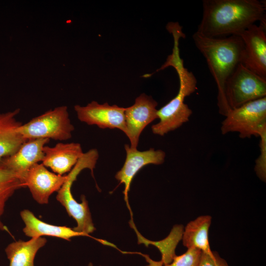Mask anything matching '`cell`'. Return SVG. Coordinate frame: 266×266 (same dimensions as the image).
I'll return each mask as SVG.
<instances>
[{
  "label": "cell",
  "mask_w": 266,
  "mask_h": 266,
  "mask_svg": "<svg viewBox=\"0 0 266 266\" xmlns=\"http://www.w3.org/2000/svg\"><path fill=\"white\" fill-rule=\"evenodd\" d=\"M225 117L221 123L222 134L236 132L242 138L259 137L266 128V97L231 109Z\"/></svg>",
  "instance_id": "cell-6"
},
{
  "label": "cell",
  "mask_w": 266,
  "mask_h": 266,
  "mask_svg": "<svg viewBox=\"0 0 266 266\" xmlns=\"http://www.w3.org/2000/svg\"><path fill=\"white\" fill-rule=\"evenodd\" d=\"M20 109L0 113V161L15 153L26 141L18 129L22 124L16 119Z\"/></svg>",
  "instance_id": "cell-15"
},
{
  "label": "cell",
  "mask_w": 266,
  "mask_h": 266,
  "mask_svg": "<svg viewBox=\"0 0 266 266\" xmlns=\"http://www.w3.org/2000/svg\"><path fill=\"white\" fill-rule=\"evenodd\" d=\"M225 97L231 109L266 97V79L240 64L227 79Z\"/></svg>",
  "instance_id": "cell-7"
},
{
  "label": "cell",
  "mask_w": 266,
  "mask_h": 266,
  "mask_svg": "<svg viewBox=\"0 0 266 266\" xmlns=\"http://www.w3.org/2000/svg\"><path fill=\"white\" fill-rule=\"evenodd\" d=\"M49 141L47 138L27 140L15 153L0 161V165L16 173L23 182L28 170L42 162L43 148Z\"/></svg>",
  "instance_id": "cell-13"
},
{
  "label": "cell",
  "mask_w": 266,
  "mask_h": 266,
  "mask_svg": "<svg viewBox=\"0 0 266 266\" xmlns=\"http://www.w3.org/2000/svg\"><path fill=\"white\" fill-rule=\"evenodd\" d=\"M24 187L16 173L0 165V230L8 231L1 220L6 202L17 190Z\"/></svg>",
  "instance_id": "cell-20"
},
{
  "label": "cell",
  "mask_w": 266,
  "mask_h": 266,
  "mask_svg": "<svg viewBox=\"0 0 266 266\" xmlns=\"http://www.w3.org/2000/svg\"><path fill=\"white\" fill-rule=\"evenodd\" d=\"M197 32L208 37L238 33L257 21L266 24L265 3L258 0H203Z\"/></svg>",
  "instance_id": "cell-1"
},
{
  "label": "cell",
  "mask_w": 266,
  "mask_h": 266,
  "mask_svg": "<svg viewBox=\"0 0 266 266\" xmlns=\"http://www.w3.org/2000/svg\"><path fill=\"white\" fill-rule=\"evenodd\" d=\"M74 130L67 107L61 106L22 124L18 131L26 140L47 138L63 141L70 138Z\"/></svg>",
  "instance_id": "cell-5"
},
{
  "label": "cell",
  "mask_w": 266,
  "mask_h": 266,
  "mask_svg": "<svg viewBox=\"0 0 266 266\" xmlns=\"http://www.w3.org/2000/svg\"><path fill=\"white\" fill-rule=\"evenodd\" d=\"M260 154L255 161L254 170L257 176L262 181L266 180V128L259 134Z\"/></svg>",
  "instance_id": "cell-22"
},
{
  "label": "cell",
  "mask_w": 266,
  "mask_h": 266,
  "mask_svg": "<svg viewBox=\"0 0 266 266\" xmlns=\"http://www.w3.org/2000/svg\"><path fill=\"white\" fill-rule=\"evenodd\" d=\"M67 176L60 175L48 170L42 164L33 165L25 176V187L29 188L34 200L40 204H47L51 194L58 192Z\"/></svg>",
  "instance_id": "cell-12"
},
{
  "label": "cell",
  "mask_w": 266,
  "mask_h": 266,
  "mask_svg": "<svg viewBox=\"0 0 266 266\" xmlns=\"http://www.w3.org/2000/svg\"><path fill=\"white\" fill-rule=\"evenodd\" d=\"M78 119L89 125H96L100 129H117L126 132L125 108L107 103L100 104L92 101L85 106H74Z\"/></svg>",
  "instance_id": "cell-10"
},
{
  "label": "cell",
  "mask_w": 266,
  "mask_h": 266,
  "mask_svg": "<svg viewBox=\"0 0 266 266\" xmlns=\"http://www.w3.org/2000/svg\"><path fill=\"white\" fill-rule=\"evenodd\" d=\"M43 151L42 164L60 175L69 172L84 154L81 144L74 142H59L54 147L45 145Z\"/></svg>",
  "instance_id": "cell-14"
},
{
  "label": "cell",
  "mask_w": 266,
  "mask_h": 266,
  "mask_svg": "<svg viewBox=\"0 0 266 266\" xmlns=\"http://www.w3.org/2000/svg\"><path fill=\"white\" fill-rule=\"evenodd\" d=\"M183 230L184 227L182 225H176L166 238L158 241L145 240L137 230L135 231L137 234L138 241H140V243H146L145 244H152L159 250L161 254L160 261L163 265H166L170 263L176 256L175 248L182 239Z\"/></svg>",
  "instance_id": "cell-19"
},
{
  "label": "cell",
  "mask_w": 266,
  "mask_h": 266,
  "mask_svg": "<svg viewBox=\"0 0 266 266\" xmlns=\"http://www.w3.org/2000/svg\"><path fill=\"white\" fill-rule=\"evenodd\" d=\"M173 37L174 46L172 52L158 70L169 66L174 67L178 76L179 87L176 96L158 110L159 121L152 126L151 130L154 134L160 136H164L179 128L189 121L193 112L184 100L187 97L197 89V80L195 76L192 71L184 67L183 60L180 56L179 40L181 36L178 34H174Z\"/></svg>",
  "instance_id": "cell-3"
},
{
  "label": "cell",
  "mask_w": 266,
  "mask_h": 266,
  "mask_svg": "<svg viewBox=\"0 0 266 266\" xmlns=\"http://www.w3.org/2000/svg\"><path fill=\"white\" fill-rule=\"evenodd\" d=\"M20 215L25 225L23 232L26 236L32 238L49 236L70 240L73 237L85 236L66 226H55L45 223L37 219L28 209L22 211Z\"/></svg>",
  "instance_id": "cell-16"
},
{
  "label": "cell",
  "mask_w": 266,
  "mask_h": 266,
  "mask_svg": "<svg viewBox=\"0 0 266 266\" xmlns=\"http://www.w3.org/2000/svg\"><path fill=\"white\" fill-rule=\"evenodd\" d=\"M47 242L44 237H35L27 241L21 240L9 244L5 249L9 266H34L35 255Z\"/></svg>",
  "instance_id": "cell-18"
},
{
  "label": "cell",
  "mask_w": 266,
  "mask_h": 266,
  "mask_svg": "<svg viewBox=\"0 0 266 266\" xmlns=\"http://www.w3.org/2000/svg\"><path fill=\"white\" fill-rule=\"evenodd\" d=\"M244 43L241 64L266 79V24H255L237 34Z\"/></svg>",
  "instance_id": "cell-8"
},
{
  "label": "cell",
  "mask_w": 266,
  "mask_h": 266,
  "mask_svg": "<svg viewBox=\"0 0 266 266\" xmlns=\"http://www.w3.org/2000/svg\"><path fill=\"white\" fill-rule=\"evenodd\" d=\"M195 44L205 59L218 90L219 113L226 116L231 110L225 97V86L229 77L241 64L244 43L237 35L212 38L196 32L192 36Z\"/></svg>",
  "instance_id": "cell-2"
},
{
  "label": "cell",
  "mask_w": 266,
  "mask_h": 266,
  "mask_svg": "<svg viewBox=\"0 0 266 266\" xmlns=\"http://www.w3.org/2000/svg\"><path fill=\"white\" fill-rule=\"evenodd\" d=\"M125 149L126 152L125 163L115 177L120 182V184H124L123 194L125 200L132 216L128 202V193L133 177L141 168L146 165H159L163 164L165 160L166 153L162 150H156L154 148L140 151L137 149L131 148L128 144H125Z\"/></svg>",
  "instance_id": "cell-11"
},
{
  "label": "cell",
  "mask_w": 266,
  "mask_h": 266,
  "mask_svg": "<svg viewBox=\"0 0 266 266\" xmlns=\"http://www.w3.org/2000/svg\"><path fill=\"white\" fill-rule=\"evenodd\" d=\"M212 217L201 215L189 222L184 228L182 241L187 249H197L202 252L211 253L209 241V230Z\"/></svg>",
  "instance_id": "cell-17"
},
{
  "label": "cell",
  "mask_w": 266,
  "mask_h": 266,
  "mask_svg": "<svg viewBox=\"0 0 266 266\" xmlns=\"http://www.w3.org/2000/svg\"><path fill=\"white\" fill-rule=\"evenodd\" d=\"M99 158V152L96 149H92L80 158L77 163L66 175L67 178L58 191L57 200L66 208L68 215L76 222L77 226L73 230L83 233L85 236L96 230L92 221L88 201L85 196L81 197L82 202L78 203L74 199L71 191L72 183L78 174L85 168L91 170L92 174Z\"/></svg>",
  "instance_id": "cell-4"
},
{
  "label": "cell",
  "mask_w": 266,
  "mask_h": 266,
  "mask_svg": "<svg viewBox=\"0 0 266 266\" xmlns=\"http://www.w3.org/2000/svg\"><path fill=\"white\" fill-rule=\"evenodd\" d=\"M199 266H229L226 261L216 252L211 253L201 252Z\"/></svg>",
  "instance_id": "cell-23"
},
{
  "label": "cell",
  "mask_w": 266,
  "mask_h": 266,
  "mask_svg": "<svg viewBox=\"0 0 266 266\" xmlns=\"http://www.w3.org/2000/svg\"><path fill=\"white\" fill-rule=\"evenodd\" d=\"M201 251L194 249H187L182 255H176L172 261L167 264L161 263L160 266H199Z\"/></svg>",
  "instance_id": "cell-21"
},
{
  "label": "cell",
  "mask_w": 266,
  "mask_h": 266,
  "mask_svg": "<svg viewBox=\"0 0 266 266\" xmlns=\"http://www.w3.org/2000/svg\"><path fill=\"white\" fill-rule=\"evenodd\" d=\"M88 266H93V264L92 263H90L88 264Z\"/></svg>",
  "instance_id": "cell-24"
},
{
  "label": "cell",
  "mask_w": 266,
  "mask_h": 266,
  "mask_svg": "<svg viewBox=\"0 0 266 266\" xmlns=\"http://www.w3.org/2000/svg\"><path fill=\"white\" fill-rule=\"evenodd\" d=\"M157 102L144 94L136 98L134 103L125 108L126 132L130 147L137 149L139 136L144 128L158 119Z\"/></svg>",
  "instance_id": "cell-9"
}]
</instances>
